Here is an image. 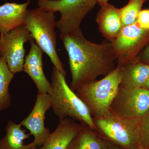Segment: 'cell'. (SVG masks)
<instances>
[{"instance_id": "3", "label": "cell", "mask_w": 149, "mask_h": 149, "mask_svg": "<svg viewBox=\"0 0 149 149\" xmlns=\"http://www.w3.org/2000/svg\"><path fill=\"white\" fill-rule=\"evenodd\" d=\"M122 67L117 65L101 80L81 85L75 92L88 107L93 118L100 117L109 111L120 85Z\"/></svg>"}, {"instance_id": "23", "label": "cell", "mask_w": 149, "mask_h": 149, "mask_svg": "<svg viewBox=\"0 0 149 149\" xmlns=\"http://www.w3.org/2000/svg\"><path fill=\"white\" fill-rule=\"evenodd\" d=\"M107 149H123V148L110 141H107Z\"/></svg>"}, {"instance_id": "8", "label": "cell", "mask_w": 149, "mask_h": 149, "mask_svg": "<svg viewBox=\"0 0 149 149\" xmlns=\"http://www.w3.org/2000/svg\"><path fill=\"white\" fill-rule=\"evenodd\" d=\"M109 111L123 118L140 120L149 111V89L119 86Z\"/></svg>"}, {"instance_id": "9", "label": "cell", "mask_w": 149, "mask_h": 149, "mask_svg": "<svg viewBox=\"0 0 149 149\" xmlns=\"http://www.w3.org/2000/svg\"><path fill=\"white\" fill-rule=\"evenodd\" d=\"M25 25H22L0 36V57L5 61L13 74L23 71L24 44L33 39Z\"/></svg>"}, {"instance_id": "17", "label": "cell", "mask_w": 149, "mask_h": 149, "mask_svg": "<svg viewBox=\"0 0 149 149\" xmlns=\"http://www.w3.org/2000/svg\"><path fill=\"white\" fill-rule=\"evenodd\" d=\"M80 129L69 149H107V141L85 123H80Z\"/></svg>"}, {"instance_id": "25", "label": "cell", "mask_w": 149, "mask_h": 149, "mask_svg": "<svg viewBox=\"0 0 149 149\" xmlns=\"http://www.w3.org/2000/svg\"><path fill=\"white\" fill-rule=\"evenodd\" d=\"M133 149H148V148H146L141 146V145H139V146H137L136 148H134Z\"/></svg>"}, {"instance_id": "1", "label": "cell", "mask_w": 149, "mask_h": 149, "mask_svg": "<svg viewBox=\"0 0 149 149\" xmlns=\"http://www.w3.org/2000/svg\"><path fill=\"white\" fill-rule=\"evenodd\" d=\"M60 38L68 54L71 74L70 88L75 92L81 85L106 76L116 68L117 59L109 41L96 44L87 40L80 28Z\"/></svg>"}, {"instance_id": "7", "label": "cell", "mask_w": 149, "mask_h": 149, "mask_svg": "<svg viewBox=\"0 0 149 149\" xmlns=\"http://www.w3.org/2000/svg\"><path fill=\"white\" fill-rule=\"evenodd\" d=\"M149 42V29L140 27L136 22L123 27L112 42L117 65L123 66L136 59Z\"/></svg>"}, {"instance_id": "22", "label": "cell", "mask_w": 149, "mask_h": 149, "mask_svg": "<svg viewBox=\"0 0 149 149\" xmlns=\"http://www.w3.org/2000/svg\"><path fill=\"white\" fill-rule=\"evenodd\" d=\"M139 61L149 65V42L136 58Z\"/></svg>"}, {"instance_id": "18", "label": "cell", "mask_w": 149, "mask_h": 149, "mask_svg": "<svg viewBox=\"0 0 149 149\" xmlns=\"http://www.w3.org/2000/svg\"><path fill=\"white\" fill-rule=\"evenodd\" d=\"M14 76L5 60L0 57V112L8 109L11 104L9 88Z\"/></svg>"}, {"instance_id": "12", "label": "cell", "mask_w": 149, "mask_h": 149, "mask_svg": "<svg viewBox=\"0 0 149 149\" xmlns=\"http://www.w3.org/2000/svg\"><path fill=\"white\" fill-rule=\"evenodd\" d=\"M80 129V123L71 118L59 120L55 130L38 149H69Z\"/></svg>"}, {"instance_id": "16", "label": "cell", "mask_w": 149, "mask_h": 149, "mask_svg": "<svg viewBox=\"0 0 149 149\" xmlns=\"http://www.w3.org/2000/svg\"><path fill=\"white\" fill-rule=\"evenodd\" d=\"M22 126L20 123L17 124L12 120L8 122L5 135L0 138V149H38L34 141L27 145L24 144V140L29 139L31 134H27Z\"/></svg>"}, {"instance_id": "6", "label": "cell", "mask_w": 149, "mask_h": 149, "mask_svg": "<svg viewBox=\"0 0 149 149\" xmlns=\"http://www.w3.org/2000/svg\"><path fill=\"white\" fill-rule=\"evenodd\" d=\"M97 3V0H38L40 8L60 13L56 27L61 34L80 28L82 22Z\"/></svg>"}, {"instance_id": "5", "label": "cell", "mask_w": 149, "mask_h": 149, "mask_svg": "<svg viewBox=\"0 0 149 149\" xmlns=\"http://www.w3.org/2000/svg\"><path fill=\"white\" fill-rule=\"evenodd\" d=\"M96 133L104 140L123 149H133L140 144V120H130L109 111L100 117L93 118Z\"/></svg>"}, {"instance_id": "24", "label": "cell", "mask_w": 149, "mask_h": 149, "mask_svg": "<svg viewBox=\"0 0 149 149\" xmlns=\"http://www.w3.org/2000/svg\"><path fill=\"white\" fill-rule=\"evenodd\" d=\"M109 0H97V4L99 6H100L103 4L106 3H108V1Z\"/></svg>"}, {"instance_id": "20", "label": "cell", "mask_w": 149, "mask_h": 149, "mask_svg": "<svg viewBox=\"0 0 149 149\" xmlns=\"http://www.w3.org/2000/svg\"><path fill=\"white\" fill-rule=\"evenodd\" d=\"M140 144L149 149V111L139 121Z\"/></svg>"}, {"instance_id": "11", "label": "cell", "mask_w": 149, "mask_h": 149, "mask_svg": "<svg viewBox=\"0 0 149 149\" xmlns=\"http://www.w3.org/2000/svg\"><path fill=\"white\" fill-rule=\"evenodd\" d=\"M31 48L25 56L23 71L27 73L35 83L38 94H50L52 84L49 82L43 71V51L35 42L34 39L29 41Z\"/></svg>"}, {"instance_id": "14", "label": "cell", "mask_w": 149, "mask_h": 149, "mask_svg": "<svg viewBox=\"0 0 149 149\" xmlns=\"http://www.w3.org/2000/svg\"><path fill=\"white\" fill-rule=\"evenodd\" d=\"M31 0L24 3H6L0 6V33L6 34L17 27L25 25L27 7Z\"/></svg>"}, {"instance_id": "15", "label": "cell", "mask_w": 149, "mask_h": 149, "mask_svg": "<svg viewBox=\"0 0 149 149\" xmlns=\"http://www.w3.org/2000/svg\"><path fill=\"white\" fill-rule=\"evenodd\" d=\"M121 67L120 86L127 89L144 88L149 77V64L142 63L136 59Z\"/></svg>"}, {"instance_id": "10", "label": "cell", "mask_w": 149, "mask_h": 149, "mask_svg": "<svg viewBox=\"0 0 149 149\" xmlns=\"http://www.w3.org/2000/svg\"><path fill=\"white\" fill-rule=\"evenodd\" d=\"M51 107L50 94H38L34 107L29 115L20 123L34 137V142L41 147L50 134L45 125V114Z\"/></svg>"}, {"instance_id": "26", "label": "cell", "mask_w": 149, "mask_h": 149, "mask_svg": "<svg viewBox=\"0 0 149 149\" xmlns=\"http://www.w3.org/2000/svg\"><path fill=\"white\" fill-rule=\"evenodd\" d=\"M144 88H147V89H149V77L148 78V80H147L146 83V84H145Z\"/></svg>"}, {"instance_id": "4", "label": "cell", "mask_w": 149, "mask_h": 149, "mask_svg": "<svg viewBox=\"0 0 149 149\" xmlns=\"http://www.w3.org/2000/svg\"><path fill=\"white\" fill-rule=\"evenodd\" d=\"M55 18V13L39 7L27 10L25 25L37 45L49 57L54 66L66 77L64 65L56 51Z\"/></svg>"}, {"instance_id": "2", "label": "cell", "mask_w": 149, "mask_h": 149, "mask_svg": "<svg viewBox=\"0 0 149 149\" xmlns=\"http://www.w3.org/2000/svg\"><path fill=\"white\" fill-rule=\"evenodd\" d=\"M51 84V107L59 120L69 118L85 123L95 130L93 116L88 107L68 85L65 76L54 66Z\"/></svg>"}, {"instance_id": "19", "label": "cell", "mask_w": 149, "mask_h": 149, "mask_svg": "<svg viewBox=\"0 0 149 149\" xmlns=\"http://www.w3.org/2000/svg\"><path fill=\"white\" fill-rule=\"evenodd\" d=\"M149 0H130L126 5L119 9L123 27L135 23L144 3Z\"/></svg>"}, {"instance_id": "21", "label": "cell", "mask_w": 149, "mask_h": 149, "mask_svg": "<svg viewBox=\"0 0 149 149\" xmlns=\"http://www.w3.org/2000/svg\"><path fill=\"white\" fill-rule=\"evenodd\" d=\"M136 22L142 28L149 29V9L142 10L139 13Z\"/></svg>"}, {"instance_id": "13", "label": "cell", "mask_w": 149, "mask_h": 149, "mask_svg": "<svg viewBox=\"0 0 149 149\" xmlns=\"http://www.w3.org/2000/svg\"><path fill=\"white\" fill-rule=\"evenodd\" d=\"M100 6L96 19L99 30L107 41L112 42L123 27L120 10L108 3Z\"/></svg>"}]
</instances>
